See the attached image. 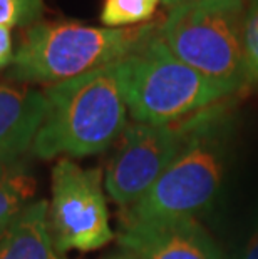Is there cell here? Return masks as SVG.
I'll list each match as a JSON object with an SVG mask.
<instances>
[{
	"label": "cell",
	"mask_w": 258,
	"mask_h": 259,
	"mask_svg": "<svg viewBox=\"0 0 258 259\" xmlns=\"http://www.w3.org/2000/svg\"><path fill=\"white\" fill-rule=\"evenodd\" d=\"M181 127L183 142L174 161L138 202L123 209L119 223L195 218L215 201L235 127L232 97L183 119Z\"/></svg>",
	"instance_id": "1"
},
{
	"label": "cell",
	"mask_w": 258,
	"mask_h": 259,
	"mask_svg": "<svg viewBox=\"0 0 258 259\" xmlns=\"http://www.w3.org/2000/svg\"><path fill=\"white\" fill-rule=\"evenodd\" d=\"M49 226L59 254L91 252L114 239L101 169H84L69 157L59 159L52 169Z\"/></svg>",
	"instance_id": "6"
},
{
	"label": "cell",
	"mask_w": 258,
	"mask_h": 259,
	"mask_svg": "<svg viewBox=\"0 0 258 259\" xmlns=\"http://www.w3.org/2000/svg\"><path fill=\"white\" fill-rule=\"evenodd\" d=\"M46 114L44 91L0 82V157H22L32 149Z\"/></svg>",
	"instance_id": "9"
},
{
	"label": "cell",
	"mask_w": 258,
	"mask_h": 259,
	"mask_svg": "<svg viewBox=\"0 0 258 259\" xmlns=\"http://www.w3.org/2000/svg\"><path fill=\"white\" fill-rule=\"evenodd\" d=\"M128 112L134 122L166 125L233 97L174 56L158 30L118 62Z\"/></svg>",
	"instance_id": "4"
},
{
	"label": "cell",
	"mask_w": 258,
	"mask_h": 259,
	"mask_svg": "<svg viewBox=\"0 0 258 259\" xmlns=\"http://www.w3.org/2000/svg\"><path fill=\"white\" fill-rule=\"evenodd\" d=\"M243 51L248 85L258 84V0H250L245 10Z\"/></svg>",
	"instance_id": "14"
},
{
	"label": "cell",
	"mask_w": 258,
	"mask_h": 259,
	"mask_svg": "<svg viewBox=\"0 0 258 259\" xmlns=\"http://www.w3.org/2000/svg\"><path fill=\"white\" fill-rule=\"evenodd\" d=\"M44 94L47 114L30 149L41 159L96 156L111 147L128 127L118 62L47 85Z\"/></svg>",
	"instance_id": "2"
},
{
	"label": "cell",
	"mask_w": 258,
	"mask_h": 259,
	"mask_svg": "<svg viewBox=\"0 0 258 259\" xmlns=\"http://www.w3.org/2000/svg\"><path fill=\"white\" fill-rule=\"evenodd\" d=\"M158 5L146 0H104L101 22L109 29H126L148 24Z\"/></svg>",
	"instance_id": "12"
},
{
	"label": "cell",
	"mask_w": 258,
	"mask_h": 259,
	"mask_svg": "<svg viewBox=\"0 0 258 259\" xmlns=\"http://www.w3.org/2000/svg\"><path fill=\"white\" fill-rule=\"evenodd\" d=\"M158 24L126 29L79 22H37L27 27L5 72L20 84H59L116 64L158 30Z\"/></svg>",
	"instance_id": "3"
},
{
	"label": "cell",
	"mask_w": 258,
	"mask_h": 259,
	"mask_svg": "<svg viewBox=\"0 0 258 259\" xmlns=\"http://www.w3.org/2000/svg\"><path fill=\"white\" fill-rule=\"evenodd\" d=\"M35 178L27 159L0 157V231H4L32 202Z\"/></svg>",
	"instance_id": "11"
},
{
	"label": "cell",
	"mask_w": 258,
	"mask_h": 259,
	"mask_svg": "<svg viewBox=\"0 0 258 259\" xmlns=\"http://www.w3.org/2000/svg\"><path fill=\"white\" fill-rule=\"evenodd\" d=\"M185 2H193V0H161V4H163V5H166L168 9L176 7V5L185 4Z\"/></svg>",
	"instance_id": "18"
},
{
	"label": "cell",
	"mask_w": 258,
	"mask_h": 259,
	"mask_svg": "<svg viewBox=\"0 0 258 259\" xmlns=\"http://www.w3.org/2000/svg\"><path fill=\"white\" fill-rule=\"evenodd\" d=\"M119 224V246L138 259H219L215 242L195 218Z\"/></svg>",
	"instance_id": "8"
},
{
	"label": "cell",
	"mask_w": 258,
	"mask_h": 259,
	"mask_svg": "<svg viewBox=\"0 0 258 259\" xmlns=\"http://www.w3.org/2000/svg\"><path fill=\"white\" fill-rule=\"evenodd\" d=\"M146 2H150V4H155V5H158L159 2H161V0H146Z\"/></svg>",
	"instance_id": "19"
},
{
	"label": "cell",
	"mask_w": 258,
	"mask_h": 259,
	"mask_svg": "<svg viewBox=\"0 0 258 259\" xmlns=\"http://www.w3.org/2000/svg\"><path fill=\"white\" fill-rule=\"evenodd\" d=\"M104 259H138V257L133 256V254H131V252H128V251H123V252H118V254L107 256V257H104Z\"/></svg>",
	"instance_id": "17"
},
{
	"label": "cell",
	"mask_w": 258,
	"mask_h": 259,
	"mask_svg": "<svg viewBox=\"0 0 258 259\" xmlns=\"http://www.w3.org/2000/svg\"><path fill=\"white\" fill-rule=\"evenodd\" d=\"M44 0H0V27H30L39 22Z\"/></svg>",
	"instance_id": "13"
},
{
	"label": "cell",
	"mask_w": 258,
	"mask_h": 259,
	"mask_svg": "<svg viewBox=\"0 0 258 259\" xmlns=\"http://www.w3.org/2000/svg\"><path fill=\"white\" fill-rule=\"evenodd\" d=\"M245 0H193L168 10L159 35L181 62L238 94L248 87L243 51Z\"/></svg>",
	"instance_id": "5"
},
{
	"label": "cell",
	"mask_w": 258,
	"mask_h": 259,
	"mask_svg": "<svg viewBox=\"0 0 258 259\" xmlns=\"http://www.w3.org/2000/svg\"><path fill=\"white\" fill-rule=\"evenodd\" d=\"M14 37L9 27H0V70H9L14 62Z\"/></svg>",
	"instance_id": "15"
},
{
	"label": "cell",
	"mask_w": 258,
	"mask_h": 259,
	"mask_svg": "<svg viewBox=\"0 0 258 259\" xmlns=\"http://www.w3.org/2000/svg\"><path fill=\"white\" fill-rule=\"evenodd\" d=\"M181 142V120L166 125L128 124L104 176L107 196L121 209L138 202L174 161Z\"/></svg>",
	"instance_id": "7"
},
{
	"label": "cell",
	"mask_w": 258,
	"mask_h": 259,
	"mask_svg": "<svg viewBox=\"0 0 258 259\" xmlns=\"http://www.w3.org/2000/svg\"><path fill=\"white\" fill-rule=\"evenodd\" d=\"M0 259H64L54 246L46 199L32 201L0 231Z\"/></svg>",
	"instance_id": "10"
},
{
	"label": "cell",
	"mask_w": 258,
	"mask_h": 259,
	"mask_svg": "<svg viewBox=\"0 0 258 259\" xmlns=\"http://www.w3.org/2000/svg\"><path fill=\"white\" fill-rule=\"evenodd\" d=\"M230 259H258V231L243 246V249H240L237 254Z\"/></svg>",
	"instance_id": "16"
}]
</instances>
